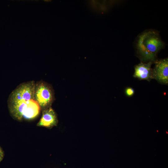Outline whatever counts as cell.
I'll return each instance as SVG.
<instances>
[{
  "mask_svg": "<svg viewBox=\"0 0 168 168\" xmlns=\"http://www.w3.org/2000/svg\"><path fill=\"white\" fill-rule=\"evenodd\" d=\"M163 44L158 34L153 31L146 32L139 37L138 48L140 54L145 60L154 61Z\"/></svg>",
  "mask_w": 168,
  "mask_h": 168,
  "instance_id": "1",
  "label": "cell"
},
{
  "mask_svg": "<svg viewBox=\"0 0 168 168\" xmlns=\"http://www.w3.org/2000/svg\"><path fill=\"white\" fill-rule=\"evenodd\" d=\"M34 99L43 110L50 107L54 100L52 87L43 81L37 82L35 84Z\"/></svg>",
  "mask_w": 168,
  "mask_h": 168,
  "instance_id": "2",
  "label": "cell"
},
{
  "mask_svg": "<svg viewBox=\"0 0 168 168\" xmlns=\"http://www.w3.org/2000/svg\"><path fill=\"white\" fill-rule=\"evenodd\" d=\"M35 84L34 81L20 84L11 94L8 99V105L34 99Z\"/></svg>",
  "mask_w": 168,
  "mask_h": 168,
  "instance_id": "3",
  "label": "cell"
},
{
  "mask_svg": "<svg viewBox=\"0 0 168 168\" xmlns=\"http://www.w3.org/2000/svg\"><path fill=\"white\" fill-rule=\"evenodd\" d=\"M153 78L164 84L168 83V58L156 61L155 66L152 70Z\"/></svg>",
  "mask_w": 168,
  "mask_h": 168,
  "instance_id": "4",
  "label": "cell"
},
{
  "mask_svg": "<svg viewBox=\"0 0 168 168\" xmlns=\"http://www.w3.org/2000/svg\"><path fill=\"white\" fill-rule=\"evenodd\" d=\"M58 122L56 114L50 107L43 110L41 117L37 125L50 128L56 126Z\"/></svg>",
  "mask_w": 168,
  "mask_h": 168,
  "instance_id": "5",
  "label": "cell"
},
{
  "mask_svg": "<svg viewBox=\"0 0 168 168\" xmlns=\"http://www.w3.org/2000/svg\"><path fill=\"white\" fill-rule=\"evenodd\" d=\"M152 64L151 62L147 63L141 62L137 65L135 67L133 77L140 80H146L148 81L153 78L151 68Z\"/></svg>",
  "mask_w": 168,
  "mask_h": 168,
  "instance_id": "6",
  "label": "cell"
},
{
  "mask_svg": "<svg viewBox=\"0 0 168 168\" xmlns=\"http://www.w3.org/2000/svg\"><path fill=\"white\" fill-rule=\"evenodd\" d=\"M125 93L128 96H132L134 93V90L132 88L128 87L125 89Z\"/></svg>",
  "mask_w": 168,
  "mask_h": 168,
  "instance_id": "7",
  "label": "cell"
},
{
  "mask_svg": "<svg viewBox=\"0 0 168 168\" xmlns=\"http://www.w3.org/2000/svg\"><path fill=\"white\" fill-rule=\"evenodd\" d=\"M3 157V155H0V161L2 160Z\"/></svg>",
  "mask_w": 168,
  "mask_h": 168,
  "instance_id": "8",
  "label": "cell"
},
{
  "mask_svg": "<svg viewBox=\"0 0 168 168\" xmlns=\"http://www.w3.org/2000/svg\"><path fill=\"white\" fill-rule=\"evenodd\" d=\"M0 155H3L2 151L0 148Z\"/></svg>",
  "mask_w": 168,
  "mask_h": 168,
  "instance_id": "9",
  "label": "cell"
}]
</instances>
